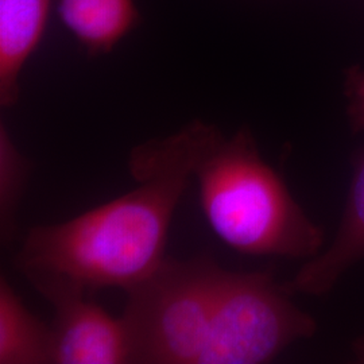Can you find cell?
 Segmentation results:
<instances>
[{
  "mask_svg": "<svg viewBox=\"0 0 364 364\" xmlns=\"http://www.w3.org/2000/svg\"><path fill=\"white\" fill-rule=\"evenodd\" d=\"M195 122L134 147L129 169L138 186L58 224L30 228L16 264L31 281L54 279L88 291L129 290L165 259L170 223L191 178Z\"/></svg>",
  "mask_w": 364,
  "mask_h": 364,
  "instance_id": "obj_1",
  "label": "cell"
},
{
  "mask_svg": "<svg viewBox=\"0 0 364 364\" xmlns=\"http://www.w3.org/2000/svg\"><path fill=\"white\" fill-rule=\"evenodd\" d=\"M193 177L212 231L236 252L312 259L326 231L299 207L287 183L262 159L252 132L227 138L197 122Z\"/></svg>",
  "mask_w": 364,
  "mask_h": 364,
  "instance_id": "obj_2",
  "label": "cell"
},
{
  "mask_svg": "<svg viewBox=\"0 0 364 364\" xmlns=\"http://www.w3.org/2000/svg\"><path fill=\"white\" fill-rule=\"evenodd\" d=\"M221 267L215 260L166 258L130 287L122 316L131 363L200 364Z\"/></svg>",
  "mask_w": 364,
  "mask_h": 364,
  "instance_id": "obj_3",
  "label": "cell"
},
{
  "mask_svg": "<svg viewBox=\"0 0 364 364\" xmlns=\"http://www.w3.org/2000/svg\"><path fill=\"white\" fill-rule=\"evenodd\" d=\"M290 297L267 272L221 267L200 364L269 363L296 341L314 336L316 320Z\"/></svg>",
  "mask_w": 364,
  "mask_h": 364,
  "instance_id": "obj_4",
  "label": "cell"
},
{
  "mask_svg": "<svg viewBox=\"0 0 364 364\" xmlns=\"http://www.w3.org/2000/svg\"><path fill=\"white\" fill-rule=\"evenodd\" d=\"M31 284L55 311L50 326V364L131 363L123 318L105 312L88 297V290L54 279Z\"/></svg>",
  "mask_w": 364,
  "mask_h": 364,
  "instance_id": "obj_5",
  "label": "cell"
},
{
  "mask_svg": "<svg viewBox=\"0 0 364 364\" xmlns=\"http://www.w3.org/2000/svg\"><path fill=\"white\" fill-rule=\"evenodd\" d=\"M363 259L364 146L353 156L350 192L333 242L282 285L290 296L323 297L335 289L352 266Z\"/></svg>",
  "mask_w": 364,
  "mask_h": 364,
  "instance_id": "obj_6",
  "label": "cell"
},
{
  "mask_svg": "<svg viewBox=\"0 0 364 364\" xmlns=\"http://www.w3.org/2000/svg\"><path fill=\"white\" fill-rule=\"evenodd\" d=\"M53 0H0V105L19 99V78L45 36Z\"/></svg>",
  "mask_w": 364,
  "mask_h": 364,
  "instance_id": "obj_7",
  "label": "cell"
},
{
  "mask_svg": "<svg viewBox=\"0 0 364 364\" xmlns=\"http://www.w3.org/2000/svg\"><path fill=\"white\" fill-rule=\"evenodd\" d=\"M66 30L91 54L109 53L138 22L135 0H55Z\"/></svg>",
  "mask_w": 364,
  "mask_h": 364,
  "instance_id": "obj_8",
  "label": "cell"
},
{
  "mask_svg": "<svg viewBox=\"0 0 364 364\" xmlns=\"http://www.w3.org/2000/svg\"><path fill=\"white\" fill-rule=\"evenodd\" d=\"M50 326L26 308L9 279L0 278V364L50 363Z\"/></svg>",
  "mask_w": 364,
  "mask_h": 364,
  "instance_id": "obj_9",
  "label": "cell"
},
{
  "mask_svg": "<svg viewBox=\"0 0 364 364\" xmlns=\"http://www.w3.org/2000/svg\"><path fill=\"white\" fill-rule=\"evenodd\" d=\"M31 162L15 144L4 126L0 124V232L1 242L9 243L15 230L16 212L26 191Z\"/></svg>",
  "mask_w": 364,
  "mask_h": 364,
  "instance_id": "obj_10",
  "label": "cell"
},
{
  "mask_svg": "<svg viewBox=\"0 0 364 364\" xmlns=\"http://www.w3.org/2000/svg\"><path fill=\"white\" fill-rule=\"evenodd\" d=\"M344 95L351 130L355 134L364 132V69L352 66L346 72Z\"/></svg>",
  "mask_w": 364,
  "mask_h": 364,
  "instance_id": "obj_11",
  "label": "cell"
},
{
  "mask_svg": "<svg viewBox=\"0 0 364 364\" xmlns=\"http://www.w3.org/2000/svg\"><path fill=\"white\" fill-rule=\"evenodd\" d=\"M352 353L358 363L364 364V336L355 338L352 341Z\"/></svg>",
  "mask_w": 364,
  "mask_h": 364,
  "instance_id": "obj_12",
  "label": "cell"
}]
</instances>
